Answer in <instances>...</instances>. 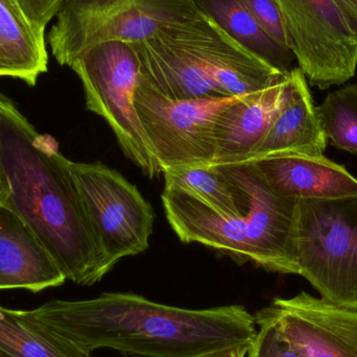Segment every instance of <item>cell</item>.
<instances>
[{
    "label": "cell",
    "instance_id": "cell-12",
    "mask_svg": "<svg viewBox=\"0 0 357 357\" xmlns=\"http://www.w3.org/2000/svg\"><path fill=\"white\" fill-rule=\"evenodd\" d=\"M248 163L273 192L285 199H333L357 195V178L324 155H276Z\"/></svg>",
    "mask_w": 357,
    "mask_h": 357
},
{
    "label": "cell",
    "instance_id": "cell-17",
    "mask_svg": "<svg viewBox=\"0 0 357 357\" xmlns=\"http://www.w3.org/2000/svg\"><path fill=\"white\" fill-rule=\"evenodd\" d=\"M47 66L44 31L33 26L18 0H0V77L35 86Z\"/></svg>",
    "mask_w": 357,
    "mask_h": 357
},
{
    "label": "cell",
    "instance_id": "cell-7",
    "mask_svg": "<svg viewBox=\"0 0 357 357\" xmlns=\"http://www.w3.org/2000/svg\"><path fill=\"white\" fill-rule=\"evenodd\" d=\"M245 96L173 100L139 77L134 98L135 110L163 173L176 167L213 165L218 117Z\"/></svg>",
    "mask_w": 357,
    "mask_h": 357
},
{
    "label": "cell",
    "instance_id": "cell-2",
    "mask_svg": "<svg viewBox=\"0 0 357 357\" xmlns=\"http://www.w3.org/2000/svg\"><path fill=\"white\" fill-rule=\"evenodd\" d=\"M29 312L89 354L109 348L134 357H197L251 346L258 331L255 317L243 306L186 310L133 294L54 300Z\"/></svg>",
    "mask_w": 357,
    "mask_h": 357
},
{
    "label": "cell",
    "instance_id": "cell-25",
    "mask_svg": "<svg viewBox=\"0 0 357 357\" xmlns=\"http://www.w3.org/2000/svg\"><path fill=\"white\" fill-rule=\"evenodd\" d=\"M351 33L357 38V0H333Z\"/></svg>",
    "mask_w": 357,
    "mask_h": 357
},
{
    "label": "cell",
    "instance_id": "cell-6",
    "mask_svg": "<svg viewBox=\"0 0 357 357\" xmlns=\"http://www.w3.org/2000/svg\"><path fill=\"white\" fill-rule=\"evenodd\" d=\"M70 67L83 84L88 110L108 123L127 158L149 178L163 174L135 110L140 69L133 44H98L75 59Z\"/></svg>",
    "mask_w": 357,
    "mask_h": 357
},
{
    "label": "cell",
    "instance_id": "cell-26",
    "mask_svg": "<svg viewBox=\"0 0 357 357\" xmlns=\"http://www.w3.org/2000/svg\"><path fill=\"white\" fill-rule=\"evenodd\" d=\"M250 346H233V347L222 348L215 351L208 352L197 357H245Z\"/></svg>",
    "mask_w": 357,
    "mask_h": 357
},
{
    "label": "cell",
    "instance_id": "cell-8",
    "mask_svg": "<svg viewBox=\"0 0 357 357\" xmlns=\"http://www.w3.org/2000/svg\"><path fill=\"white\" fill-rule=\"evenodd\" d=\"M68 167L109 264L146 251L155 212L137 187L100 162Z\"/></svg>",
    "mask_w": 357,
    "mask_h": 357
},
{
    "label": "cell",
    "instance_id": "cell-3",
    "mask_svg": "<svg viewBox=\"0 0 357 357\" xmlns=\"http://www.w3.org/2000/svg\"><path fill=\"white\" fill-rule=\"evenodd\" d=\"M213 167L245 190L249 213L226 215L185 191L165 187L163 207L178 238L218 250L236 261L253 262L268 272L298 275L297 199L273 192L251 163Z\"/></svg>",
    "mask_w": 357,
    "mask_h": 357
},
{
    "label": "cell",
    "instance_id": "cell-10",
    "mask_svg": "<svg viewBox=\"0 0 357 357\" xmlns=\"http://www.w3.org/2000/svg\"><path fill=\"white\" fill-rule=\"evenodd\" d=\"M159 33L225 98L255 93L285 77L248 52L201 10L191 20Z\"/></svg>",
    "mask_w": 357,
    "mask_h": 357
},
{
    "label": "cell",
    "instance_id": "cell-13",
    "mask_svg": "<svg viewBox=\"0 0 357 357\" xmlns=\"http://www.w3.org/2000/svg\"><path fill=\"white\" fill-rule=\"evenodd\" d=\"M327 137L323 131L307 79L299 67L287 75V93L280 112L254 152L243 163L276 155L323 156Z\"/></svg>",
    "mask_w": 357,
    "mask_h": 357
},
{
    "label": "cell",
    "instance_id": "cell-19",
    "mask_svg": "<svg viewBox=\"0 0 357 357\" xmlns=\"http://www.w3.org/2000/svg\"><path fill=\"white\" fill-rule=\"evenodd\" d=\"M0 357H91L26 310L0 306Z\"/></svg>",
    "mask_w": 357,
    "mask_h": 357
},
{
    "label": "cell",
    "instance_id": "cell-15",
    "mask_svg": "<svg viewBox=\"0 0 357 357\" xmlns=\"http://www.w3.org/2000/svg\"><path fill=\"white\" fill-rule=\"evenodd\" d=\"M43 243L10 208L0 203V289L38 293L65 282Z\"/></svg>",
    "mask_w": 357,
    "mask_h": 357
},
{
    "label": "cell",
    "instance_id": "cell-11",
    "mask_svg": "<svg viewBox=\"0 0 357 357\" xmlns=\"http://www.w3.org/2000/svg\"><path fill=\"white\" fill-rule=\"evenodd\" d=\"M254 317L270 321L300 357H357V310L302 291Z\"/></svg>",
    "mask_w": 357,
    "mask_h": 357
},
{
    "label": "cell",
    "instance_id": "cell-9",
    "mask_svg": "<svg viewBox=\"0 0 357 357\" xmlns=\"http://www.w3.org/2000/svg\"><path fill=\"white\" fill-rule=\"evenodd\" d=\"M291 50L312 87L328 89L356 75L357 38L333 0H275Z\"/></svg>",
    "mask_w": 357,
    "mask_h": 357
},
{
    "label": "cell",
    "instance_id": "cell-16",
    "mask_svg": "<svg viewBox=\"0 0 357 357\" xmlns=\"http://www.w3.org/2000/svg\"><path fill=\"white\" fill-rule=\"evenodd\" d=\"M133 46L139 60L140 79L159 93L173 100L225 98L159 31Z\"/></svg>",
    "mask_w": 357,
    "mask_h": 357
},
{
    "label": "cell",
    "instance_id": "cell-5",
    "mask_svg": "<svg viewBox=\"0 0 357 357\" xmlns=\"http://www.w3.org/2000/svg\"><path fill=\"white\" fill-rule=\"evenodd\" d=\"M295 241L298 275L323 299L357 310V195L299 199Z\"/></svg>",
    "mask_w": 357,
    "mask_h": 357
},
{
    "label": "cell",
    "instance_id": "cell-20",
    "mask_svg": "<svg viewBox=\"0 0 357 357\" xmlns=\"http://www.w3.org/2000/svg\"><path fill=\"white\" fill-rule=\"evenodd\" d=\"M165 187L178 189L226 215L249 213V197L237 183L225 177L213 165L176 167L163 173Z\"/></svg>",
    "mask_w": 357,
    "mask_h": 357
},
{
    "label": "cell",
    "instance_id": "cell-21",
    "mask_svg": "<svg viewBox=\"0 0 357 357\" xmlns=\"http://www.w3.org/2000/svg\"><path fill=\"white\" fill-rule=\"evenodd\" d=\"M316 111L327 140L357 155V84L331 92Z\"/></svg>",
    "mask_w": 357,
    "mask_h": 357
},
{
    "label": "cell",
    "instance_id": "cell-18",
    "mask_svg": "<svg viewBox=\"0 0 357 357\" xmlns=\"http://www.w3.org/2000/svg\"><path fill=\"white\" fill-rule=\"evenodd\" d=\"M197 8L248 52L282 75H289L296 61L293 50L272 39L239 0H195Z\"/></svg>",
    "mask_w": 357,
    "mask_h": 357
},
{
    "label": "cell",
    "instance_id": "cell-23",
    "mask_svg": "<svg viewBox=\"0 0 357 357\" xmlns=\"http://www.w3.org/2000/svg\"><path fill=\"white\" fill-rule=\"evenodd\" d=\"M259 325L257 335L252 342L249 357H300L291 345L281 337L276 326L270 321L255 318Z\"/></svg>",
    "mask_w": 357,
    "mask_h": 357
},
{
    "label": "cell",
    "instance_id": "cell-27",
    "mask_svg": "<svg viewBox=\"0 0 357 357\" xmlns=\"http://www.w3.org/2000/svg\"><path fill=\"white\" fill-rule=\"evenodd\" d=\"M2 197H3V188H2L1 180H0V201H1Z\"/></svg>",
    "mask_w": 357,
    "mask_h": 357
},
{
    "label": "cell",
    "instance_id": "cell-14",
    "mask_svg": "<svg viewBox=\"0 0 357 357\" xmlns=\"http://www.w3.org/2000/svg\"><path fill=\"white\" fill-rule=\"evenodd\" d=\"M287 75L220 113L214 127L213 165L243 163L257 148L282 108Z\"/></svg>",
    "mask_w": 357,
    "mask_h": 357
},
{
    "label": "cell",
    "instance_id": "cell-4",
    "mask_svg": "<svg viewBox=\"0 0 357 357\" xmlns=\"http://www.w3.org/2000/svg\"><path fill=\"white\" fill-rule=\"evenodd\" d=\"M195 0H64L50 33L52 56L69 66L107 42L135 44L199 15Z\"/></svg>",
    "mask_w": 357,
    "mask_h": 357
},
{
    "label": "cell",
    "instance_id": "cell-1",
    "mask_svg": "<svg viewBox=\"0 0 357 357\" xmlns=\"http://www.w3.org/2000/svg\"><path fill=\"white\" fill-rule=\"evenodd\" d=\"M0 180V203L37 235L66 280L89 287L112 270L71 177L68 159L52 136L40 135L1 93Z\"/></svg>",
    "mask_w": 357,
    "mask_h": 357
},
{
    "label": "cell",
    "instance_id": "cell-22",
    "mask_svg": "<svg viewBox=\"0 0 357 357\" xmlns=\"http://www.w3.org/2000/svg\"><path fill=\"white\" fill-rule=\"evenodd\" d=\"M261 29L274 41L291 50L284 20L275 0H239Z\"/></svg>",
    "mask_w": 357,
    "mask_h": 357
},
{
    "label": "cell",
    "instance_id": "cell-24",
    "mask_svg": "<svg viewBox=\"0 0 357 357\" xmlns=\"http://www.w3.org/2000/svg\"><path fill=\"white\" fill-rule=\"evenodd\" d=\"M23 12L33 26L45 31L46 25L56 17L64 0H18Z\"/></svg>",
    "mask_w": 357,
    "mask_h": 357
}]
</instances>
